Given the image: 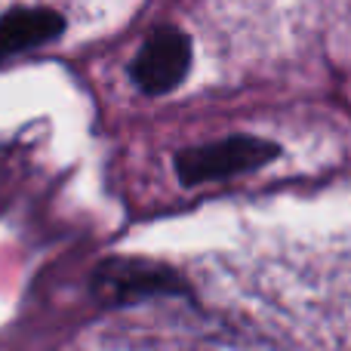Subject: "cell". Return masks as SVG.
Returning a JSON list of instances; mask_svg holds the SVG:
<instances>
[{
    "label": "cell",
    "mask_w": 351,
    "mask_h": 351,
    "mask_svg": "<svg viewBox=\"0 0 351 351\" xmlns=\"http://www.w3.org/2000/svg\"><path fill=\"white\" fill-rule=\"evenodd\" d=\"M185 68H188V40L179 31L167 28L148 37V43L136 56L133 74L142 90L167 93L185 77Z\"/></svg>",
    "instance_id": "1"
},
{
    "label": "cell",
    "mask_w": 351,
    "mask_h": 351,
    "mask_svg": "<svg viewBox=\"0 0 351 351\" xmlns=\"http://www.w3.org/2000/svg\"><path fill=\"white\" fill-rule=\"evenodd\" d=\"M77 0H0V12H12V10H37V6H49V10H59V12H74V6Z\"/></svg>",
    "instance_id": "2"
}]
</instances>
